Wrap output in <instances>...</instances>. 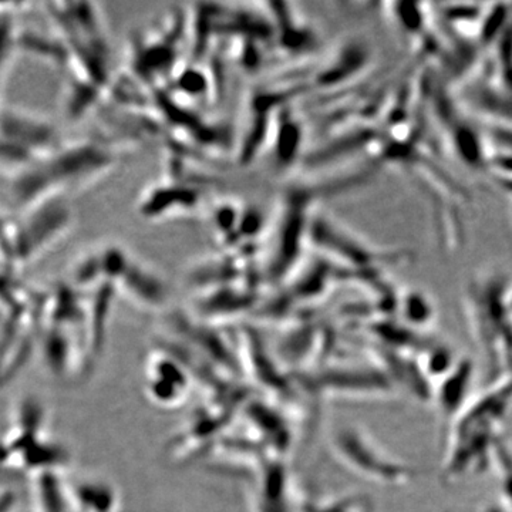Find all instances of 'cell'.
Instances as JSON below:
<instances>
[{
	"mask_svg": "<svg viewBox=\"0 0 512 512\" xmlns=\"http://www.w3.org/2000/svg\"><path fill=\"white\" fill-rule=\"evenodd\" d=\"M316 194H319V191L301 185H295L284 192L275 251L272 252L268 271L271 281L279 282L285 279L299 261L303 242L309 238L312 224L311 207Z\"/></svg>",
	"mask_w": 512,
	"mask_h": 512,
	"instance_id": "6da1fadb",
	"label": "cell"
},
{
	"mask_svg": "<svg viewBox=\"0 0 512 512\" xmlns=\"http://www.w3.org/2000/svg\"><path fill=\"white\" fill-rule=\"evenodd\" d=\"M113 286L126 293L131 301L143 306L156 308L163 305L167 298L163 279L131 256Z\"/></svg>",
	"mask_w": 512,
	"mask_h": 512,
	"instance_id": "277c9868",
	"label": "cell"
},
{
	"mask_svg": "<svg viewBox=\"0 0 512 512\" xmlns=\"http://www.w3.org/2000/svg\"><path fill=\"white\" fill-rule=\"evenodd\" d=\"M36 212L18 239V254L23 256V261H30L52 247L72 225V211L62 201L47 202L36 208Z\"/></svg>",
	"mask_w": 512,
	"mask_h": 512,
	"instance_id": "3957f363",
	"label": "cell"
},
{
	"mask_svg": "<svg viewBox=\"0 0 512 512\" xmlns=\"http://www.w3.org/2000/svg\"><path fill=\"white\" fill-rule=\"evenodd\" d=\"M150 394L158 404L171 406L184 402L188 393V380L184 375L183 367L168 359L151 360L150 369Z\"/></svg>",
	"mask_w": 512,
	"mask_h": 512,
	"instance_id": "5b68a950",
	"label": "cell"
},
{
	"mask_svg": "<svg viewBox=\"0 0 512 512\" xmlns=\"http://www.w3.org/2000/svg\"><path fill=\"white\" fill-rule=\"evenodd\" d=\"M201 200L200 191L181 183L180 185H158L141 201V214L147 218H160L168 212L188 211L197 207Z\"/></svg>",
	"mask_w": 512,
	"mask_h": 512,
	"instance_id": "8992f818",
	"label": "cell"
},
{
	"mask_svg": "<svg viewBox=\"0 0 512 512\" xmlns=\"http://www.w3.org/2000/svg\"><path fill=\"white\" fill-rule=\"evenodd\" d=\"M302 133L298 120L293 119L288 111H285V120H282L279 126L278 137H276V154H278V163L282 165H291L295 163L298 157L299 147H301Z\"/></svg>",
	"mask_w": 512,
	"mask_h": 512,
	"instance_id": "52a82bcc",
	"label": "cell"
},
{
	"mask_svg": "<svg viewBox=\"0 0 512 512\" xmlns=\"http://www.w3.org/2000/svg\"><path fill=\"white\" fill-rule=\"evenodd\" d=\"M119 161L116 150L96 141L60 147L43 165L60 192L67 187L79 188L90 184L111 170Z\"/></svg>",
	"mask_w": 512,
	"mask_h": 512,
	"instance_id": "7a4b0ae2",
	"label": "cell"
}]
</instances>
